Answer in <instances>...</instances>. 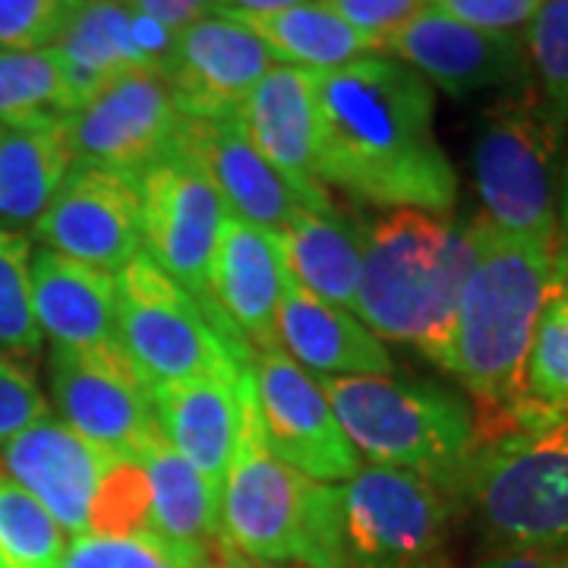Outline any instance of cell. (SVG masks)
Returning a JSON list of instances; mask_svg holds the SVG:
<instances>
[{
  "label": "cell",
  "mask_w": 568,
  "mask_h": 568,
  "mask_svg": "<svg viewBox=\"0 0 568 568\" xmlns=\"http://www.w3.org/2000/svg\"><path fill=\"white\" fill-rule=\"evenodd\" d=\"M246 26L263 41L275 63H291L304 70H335L369 54H379V44L347 26L328 3L306 0L297 7L268 13H224Z\"/></svg>",
  "instance_id": "27"
},
{
  "label": "cell",
  "mask_w": 568,
  "mask_h": 568,
  "mask_svg": "<svg viewBox=\"0 0 568 568\" xmlns=\"http://www.w3.org/2000/svg\"><path fill=\"white\" fill-rule=\"evenodd\" d=\"M133 13L162 22L171 32H183L186 26L212 13V0H121Z\"/></svg>",
  "instance_id": "40"
},
{
  "label": "cell",
  "mask_w": 568,
  "mask_h": 568,
  "mask_svg": "<svg viewBox=\"0 0 568 568\" xmlns=\"http://www.w3.org/2000/svg\"><path fill=\"white\" fill-rule=\"evenodd\" d=\"M429 7L484 32L525 36L528 22L537 17L544 0H429Z\"/></svg>",
  "instance_id": "38"
},
{
  "label": "cell",
  "mask_w": 568,
  "mask_h": 568,
  "mask_svg": "<svg viewBox=\"0 0 568 568\" xmlns=\"http://www.w3.org/2000/svg\"><path fill=\"white\" fill-rule=\"evenodd\" d=\"M556 287H568V162L559 186V237H556Z\"/></svg>",
  "instance_id": "42"
},
{
  "label": "cell",
  "mask_w": 568,
  "mask_h": 568,
  "mask_svg": "<svg viewBox=\"0 0 568 568\" xmlns=\"http://www.w3.org/2000/svg\"><path fill=\"white\" fill-rule=\"evenodd\" d=\"M338 489L345 568H446L458 503L398 467L361 465Z\"/></svg>",
  "instance_id": "8"
},
{
  "label": "cell",
  "mask_w": 568,
  "mask_h": 568,
  "mask_svg": "<svg viewBox=\"0 0 568 568\" xmlns=\"http://www.w3.org/2000/svg\"><path fill=\"white\" fill-rule=\"evenodd\" d=\"M470 568H568L566 547H534V549H493L487 559Z\"/></svg>",
  "instance_id": "41"
},
{
  "label": "cell",
  "mask_w": 568,
  "mask_h": 568,
  "mask_svg": "<svg viewBox=\"0 0 568 568\" xmlns=\"http://www.w3.org/2000/svg\"><path fill=\"white\" fill-rule=\"evenodd\" d=\"M108 455L61 417H41L0 446V470L39 503L73 540L89 534V511Z\"/></svg>",
  "instance_id": "20"
},
{
  "label": "cell",
  "mask_w": 568,
  "mask_h": 568,
  "mask_svg": "<svg viewBox=\"0 0 568 568\" xmlns=\"http://www.w3.org/2000/svg\"><path fill=\"white\" fill-rule=\"evenodd\" d=\"M470 265V222L392 209L364 234L354 316L376 338L417 347L446 369L455 310Z\"/></svg>",
  "instance_id": "3"
},
{
  "label": "cell",
  "mask_w": 568,
  "mask_h": 568,
  "mask_svg": "<svg viewBox=\"0 0 568 568\" xmlns=\"http://www.w3.org/2000/svg\"><path fill=\"white\" fill-rule=\"evenodd\" d=\"M32 231L44 250L118 275L142 253L140 181L111 168L73 162Z\"/></svg>",
  "instance_id": "14"
},
{
  "label": "cell",
  "mask_w": 568,
  "mask_h": 568,
  "mask_svg": "<svg viewBox=\"0 0 568 568\" xmlns=\"http://www.w3.org/2000/svg\"><path fill=\"white\" fill-rule=\"evenodd\" d=\"M284 275L282 237L227 212L209 268L212 320L224 338L234 335L250 354L278 345L275 320Z\"/></svg>",
  "instance_id": "19"
},
{
  "label": "cell",
  "mask_w": 568,
  "mask_h": 568,
  "mask_svg": "<svg viewBox=\"0 0 568 568\" xmlns=\"http://www.w3.org/2000/svg\"><path fill=\"white\" fill-rule=\"evenodd\" d=\"M323 3H328L347 26H354L366 39L376 41L379 54H383V44L402 26H407L429 7V0H323Z\"/></svg>",
  "instance_id": "39"
},
{
  "label": "cell",
  "mask_w": 568,
  "mask_h": 568,
  "mask_svg": "<svg viewBox=\"0 0 568 568\" xmlns=\"http://www.w3.org/2000/svg\"><path fill=\"white\" fill-rule=\"evenodd\" d=\"M272 67L268 48L246 26L209 13L178 32L162 73L181 118L219 121L241 111Z\"/></svg>",
  "instance_id": "16"
},
{
  "label": "cell",
  "mask_w": 568,
  "mask_h": 568,
  "mask_svg": "<svg viewBox=\"0 0 568 568\" xmlns=\"http://www.w3.org/2000/svg\"><path fill=\"white\" fill-rule=\"evenodd\" d=\"M224 215L219 190L181 142L140 174L142 253L203 310Z\"/></svg>",
  "instance_id": "10"
},
{
  "label": "cell",
  "mask_w": 568,
  "mask_h": 568,
  "mask_svg": "<svg viewBox=\"0 0 568 568\" xmlns=\"http://www.w3.org/2000/svg\"><path fill=\"white\" fill-rule=\"evenodd\" d=\"M67 534L0 470V562L3 568H61Z\"/></svg>",
  "instance_id": "31"
},
{
  "label": "cell",
  "mask_w": 568,
  "mask_h": 568,
  "mask_svg": "<svg viewBox=\"0 0 568 568\" xmlns=\"http://www.w3.org/2000/svg\"><path fill=\"white\" fill-rule=\"evenodd\" d=\"M383 54L420 73L433 89L455 99L508 92L530 82L525 36L484 32L426 7L383 44Z\"/></svg>",
  "instance_id": "15"
},
{
  "label": "cell",
  "mask_w": 568,
  "mask_h": 568,
  "mask_svg": "<svg viewBox=\"0 0 568 568\" xmlns=\"http://www.w3.org/2000/svg\"><path fill=\"white\" fill-rule=\"evenodd\" d=\"M181 111L162 70H136L108 82L80 111L67 114L73 162L140 174L178 142Z\"/></svg>",
  "instance_id": "13"
},
{
  "label": "cell",
  "mask_w": 568,
  "mask_h": 568,
  "mask_svg": "<svg viewBox=\"0 0 568 568\" xmlns=\"http://www.w3.org/2000/svg\"><path fill=\"white\" fill-rule=\"evenodd\" d=\"M222 537L260 566L345 568L338 489L272 455L250 364L241 369V433L222 487Z\"/></svg>",
  "instance_id": "4"
},
{
  "label": "cell",
  "mask_w": 568,
  "mask_h": 568,
  "mask_svg": "<svg viewBox=\"0 0 568 568\" xmlns=\"http://www.w3.org/2000/svg\"><path fill=\"white\" fill-rule=\"evenodd\" d=\"M178 32L133 13L121 0H77L51 44L61 61L73 111L92 102L108 82L136 70H164Z\"/></svg>",
  "instance_id": "18"
},
{
  "label": "cell",
  "mask_w": 568,
  "mask_h": 568,
  "mask_svg": "<svg viewBox=\"0 0 568 568\" xmlns=\"http://www.w3.org/2000/svg\"><path fill=\"white\" fill-rule=\"evenodd\" d=\"M462 506L493 549L566 547L568 417L477 446Z\"/></svg>",
  "instance_id": "7"
},
{
  "label": "cell",
  "mask_w": 568,
  "mask_h": 568,
  "mask_svg": "<svg viewBox=\"0 0 568 568\" xmlns=\"http://www.w3.org/2000/svg\"><path fill=\"white\" fill-rule=\"evenodd\" d=\"M89 534L104 537H136L152 534L149 480L133 455H114L95 489L89 511Z\"/></svg>",
  "instance_id": "33"
},
{
  "label": "cell",
  "mask_w": 568,
  "mask_h": 568,
  "mask_svg": "<svg viewBox=\"0 0 568 568\" xmlns=\"http://www.w3.org/2000/svg\"><path fill=\"white\" fill-rule=\"evenodd\" d=\"M32 306L41 335L67 351H102L118 342L114 275L54 250L32 253Z\"/></svg>",
  "instance_id": "24"
},
{
  "label": "cell",
  "mask_w": 568,
  "mask_h": 568,
  "mask_svg": "<svg viewBox=\"0 0 568 568\" xmlns=\"http://www.w3.org/2000/svg\"><path fill=\"white\" fill-rule=\"evenodd\" d=\"M237 118L304 209L335 212L320 181V99L316 70L275 63L246 95Z\"/></svg>",
  "instance_id": "17"
},
{
  "label": "cell",
  "mask_w": 568,
  "mask_h": 568,
  "mask_svg": "<svg viewBox=\"0 0 568 568\" xmlns=\"http://www.w3.org/2000/svg\"><path fill=\"white\" fill-rule=\"evenodd\" d=\"M133 458L149 480L152 537L183 556H203L222 534V493L168 446L162 429H155Z\"/></svg>",
  "instance_id": "25"
},
{
  "label": "cell",
  "mask_w": 568,
  "mask_h": 568,
  "mask_svg": "<svg viewBox=\"0 0 568 568\" xmlns=\"http://www.w3.org/2000/svg\"><path fill=\"white\" fill-rule=\"evenodd\" d=\"M114 287L118 342L149 386L200 379L244 361L203 306L145 253L123 265Z\"/></svg>",
  "instance_id": "9"
},
{
  "label": "cell",
  "mask_w": 568,
  "mask_h": 568,
  "mask_svg": "<svg viewBox=\"0 0 568 568\" xmlns=\"http://www.w3.org/2000/svg\"><path fill=\"white\" fill-rule=\"evenodd\" d=\"M268 568H297V566H268Z\"/></svg>",
  "instance_id": "45"
},
{
  "label": "cell",
  "mask_w": 568,
  "mask_h": 568,
  "mask_svg": "<svg viewBox=\"0 0 568 568\" xmlns=\"http://www.w3.org/2000/svg\"><path fill=\"white\" fill-rule=\"evenodd\" d=\"M568 417V291L552 287L530 338L515 433Z\"/></svg>",
  "instance_id": "29"
},
{
  "label": "cell",
  "mask_w": 568,
  "mask_h": 568,
  "mask_svg": "<svg viewBox=\"0 0 568 568\" xmlns=\"http://www.w3.org/2000/svg\"><path fill=\"white\" fill-rule=\"evenodd\" d=\"M178 142L203 168L231 215L282 234L291 219L304 209L294 190L282 181V174L250 142L237 114L219 121L181 118Z\"/></svg>",
  "instance_id": "21"
},
{
  "label": "cell",
  "mask_w": 568,
  "mask_h": 568,
  "mask_svg": "<svg viewBox=\"0 0 568 568\" xmlns=\"http://www.w3.org/2000/svg\"><path fill=\"white\" fill-rule=\"evenodd\" d=\"M253 386L272 455L320 484H345L361 458L328 405L320 379L282 347L253 351Z\"/></svg>",
  "instance_id": "11"
},
{
  "label": "cell",
  "mask_w": 568,
  "mask_h": 568,
  "mask_svg": "<svg viewBox=\"0 0 568 568\" xmlns=\"http://www.w3.org/2000/svg\"><path fill=\"white\" fill-rule=\"evenodd\" d=\"M48 379L63 424L108 455H133L159 429L152 388L121 345L51 347Z\"/></svg>",
  "instance_id": "12"
},
{
  "label": "cell",
  "mask_w": 568,
  "mask_h": 568,
  "mask_svg": "<svg viewBox=\"0 0 568 568\" xmlns=\"http://www.w3.org/2000/svg\"><path fill=\"white\" fill-rule=\"evenodd\" d=\"M278 347L320 376H392L395 361L383 338H376L354 313L325 304L323 297L284 275L282 304H278Z\"/></svg>",
  "instance_id": "23"
},
{
  "label": "cell",
  "mask_w": 568,
  "mask_h": 568,
  "mask_svg": "<svg viewBox=\"0 0 568 568\" xmlns=\"http://www.w3.org/2000/svg\"><path fill=\"white\" fill-rule=\"evenodd\" d=\"M566 291H568V287H566Z\"/></svg>",
  "instance_id": "47"
},
{
  "label": "cell",
  "mask_w": 568,
  "mask_h": 568,
  "mask_svg": "<svg viewBox=\"0 0 568 568\" xmlns=\"http://www.w3.org/2000/svg\"><path fill=\"white\" fill-rule=\"evenodd\" d=\"M525 51L537 92L568 126V0H544L525 29Z\"/></svg>",
  "instance_id": "34"
},
{
  "label": "cell",
  "mask_w": 568,
  "mask_h": 568,
  "mask_svg": "<svg viewBox=\"0 0 568 568\" xmlns=\"http://www.w3.org/2000/svg\"><path fill=\"white\" fill-rule=\"evenodd\" d=\"M320 181L361 203L452 215L458 174L436 140L433 85L388 54L316 70Z\"/></svg>",
  "instance_id": "1"
},
{
  "label": "cell",
  "mask_w": 568,
  "mask_h": 568,
  "mask_svg": "<svg viewBox=\"0 0 568 568\" xmlns=\"http://www.w3.org/2000/svg\"><path fill=\"white\" fill-rule=\"evenodd\" d=\"M361 465L424 477L462 506L477 452L474 410L462 395L395 376H316Z\"/></svg>",
  "instance_id": "5"
},
{
  "label": "cell",
  "mask_w": 568,
  "mask_h": 568,
  "mask_svg": "<svg viewBox=\"0 0 568 568\" xmlns=\"http://www.w3.org/2000/svg\"><path fill=\"white\" fill-rule=\"evenodd\" d=\"M41 328L32 306V241L0 224V351L36 354Z\"/></svg>",
  "instance_id": "32"
},
{
  "label": "cell",
  "mask_w": 568,
  "mask_h": 568,
  "mask_svg": "<svg viewBox=\"0 0 568 568\" xmlns=\"http://www.w3.org/2000/svg\"><path fill=\"white\" fill-rule=\"evenodd\" d=\"M474 265L458 297L446 373L474 398L477 446L515 433L525 364L556 287V250L474 219Z\"/></svg>",
  "instance_id": "2"
},
{
  "label": "cell",
  "mask_w": 568,
  "mask_h": 568,
  "mask_svg": "<svg viewBox=\"0 0 568 568\" xmlns=\"http://www.w3.org/2000/svg\"><path fill=\"white\" fill-rule=\"evenodd\" d=\"M73 114V99L54 48L0 51V123Z\"/></svg>",
  "instance_id": "30"
},
{
  "label": "cell",
  "mask_w": 568,
  "mask_h": 568,
  "mask_svg": "<svg viewBox=\"0 0 568 568\" xmlns=\"http://www.w3.org/2000/svg\"><path fill=\"white\" fill-rule=\"evenodd\" d=\"M0 568H3V562H0Z\"/></svg>",
  "instance_id": "46"
},
{
  "label": "cell",
  "mask_w": 568,
  "mask_h": 568,
  "mask_svg": "<svg viewBox=\"0 0 568 568\" xmlns=\"http://www.w3.org/2000/svg\"><path fill=\"white\" fill-rule=\"evenodd\" d=\"M203 556H183L152 534L104 537L82 534L67 544L61 568H203Z\"/></svg>",
  "instance_id": "35"
},
{
  "label": "cell",
  "mask_w": 568,
  "mask_h": 568,
  "mask_svg": "<svg viewBox=\"0 0 568 568\" xmlns=\"http://www.w3.org/2000/svg\"><path fill=\"white\" fill-rule=\"evenodd\" d=\"M41 417H48V398L36 376L17 357L0 351V446Z\"/></svg>",
  "instance_id": "37"
},
{
  "label": "cell",
  "mask_w": 568,
  "mask_h": 568,
  "mask_svg": "<svg viewBox=\"0 0 568 568\" xmlns=\"http://www.w3.org/2000/svg\"><path fill=\"white\" fill-rule=\"evenodd\" d=\"M73 168L67 118L0 123V224H36Z\"/></svg>",
  "instance_id": "26"
},
{
  "label": "cell",
  "mask_w": 568,
  "mask_h": 568,
  "mask_svg": "<svg viewBox=\"0 0 568 568\" xmlns=\"http://www.w3.org/2000/svg\"><path fill=\"white\" fill-rule=\"evenodd\" d=\"M77 0H0V51L51 48Z\"/></svg>",
  "instance_id": "36"
},
{
  "label": "cell",
  "mask_w": 568,
  "mask_h": 568,
  "mask_svg": "<svg viewBox=\"0 0 568 568\" xmlns=\"http://www.w3.org/2000/svg\"><path fill=\"white\" fill-rule=\"evenodd\" d=\"M237 361L222 373L152 388V407L168 446L196 467L222 493L241 433V369Z\"/></svg>",
  "instance_id": "22"
},
{
  "label": "cell",
  "mask_w": 568,
  "mask_h": 568,
  "mask_svg": "<svg viewBox=\"0 0 568 568\" xmlns=\"http://www.w3.org/2000/svg\"><path fill=\"white\" fill-rule=\"evenodd\" d=\"M306 0H212L215 13H268V10H284L297 7Z\"/></svg>",
  "instance_id": "44"
},
{
  "label": "cell",
  "mask_w": 568,
  "mask_h": 568,
  "mask_svg": "<svg viewBox=\"0 0 568 568\" xmlns=\"http://www.w3.org/2000/svg\"><path fill=\"white\" fill-rule=\"evenodd\" d=\"M203 568H268V566H260V562L246 559L244 552H237V549L231 547L222 534H219V537L205 547Z\"/></svg>",
  "instance_id": "43"
},
{
  "label": "cell",
  "mask_w": 568,
  "mask_h": 568,
  "mask_svg": "<svg viewBox=\"0 0 568 568\" xmlns=\"http://www.w3.org/2000/svg\"><path fill=\"white\" fill-rule=\"evenodd\" d=\"M278 237L291 278L323 297L325 304L354 313L364 265V234L357 237L335 212L301 209Z\"/></svg>",
  "instance_id": "28"
},
{
  "label": "cell",
  "mask_w": 568,
  "mask_h": 568,
  "mask_svg": "<svg viewBox=\"0 0 568 568\" xmlns=\"http://www.w3.org/2000/svg\"><path fill=\"white\" fill-rule=\"evenodd\" d=\"M568 126L534 80L499 92L474 126L470 164L484 222L503 234L556 250L559 186Z\"/></svg>",
  "instance_id": "6"
}]
</instances>
